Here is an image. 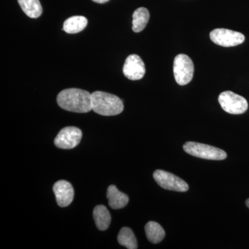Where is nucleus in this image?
<instances>
[{
  "label": "nucleus",
  "mask_w": 249,
  "mask_h": 249,
  "mask_svg": "<svg viewBox=\"0 0 249 249\" xmlns=\"http://www.w3.org/2000/svg\"><path fill=\"white\" fill-rule=\"evenodd\" d=\"M62 109L76 113H88L92 109L91 94L85 90L71 88L62 90L57 96Z\"/></svg>",
  "instance_id": "1"
},
{
  "label": "nucleus",
  "mask_w": 249,
  "mask_h": 249,
  "mask_svg": "<svg viewBox=\"0 0 249 249\" xmlns=\"http://www.w3.org/2000/svg\"><path fill=\"white\" fill-rule=\"evenodd\" d=\"M91 101L92 110L100 115L116 116L124 111L123 101L118 96L111 93L94 91L91 93Z\"/></svg>",
  "instance_id": "2"
},
{
  "label": "nucleus",
  "mask_w": 249,
  "mask_h": 249,
  "mask_svg": "<svg viewBox=\"0 0 249 249\" xmlns=\"http://www.w3.org/2000/svg\"><path fill=\"white\" fill-rule=\"evenodd\" d=\"M183 150L193 157L204 160H221L227 157V153L224 150L199 142H187L183 145Z\"/></svg>",
  "instance_id": "3"
},
{
  "label": "nucleus",
  "mask_w": 249,
  "mask_h": 249,
  "mask_svg": "<svg viewBox=\"0 0 249 249\" xmlns=\"http://www.w3.org/2000/svg\"><path fill=\"white\" fill-rule=\"evenodd\" d=\"M218 101L222 109L229 114H242L248 109L247 100L232 91H226L221 93Z\"/></svg>",
  "instance_id": "4"
},
{
  "label": "nucleus",
  "mask_w": 249,
  "mask_h": 249,
  "mask_svg": "<svg viewBox=\"0 0 249 249\" xmlns=\"http://www.w3.org/2000/svg\"><path fill=\"white\" fill-rule=\"evenodd\" d=\"M174 76L179 85H186L191 81L194 74V65L190 57L179 54L175 57L173 65Z\"/></svg>",
  "instance_id": "5"
},
{
  "label": "nucleus",
  "mask_w": 249,
  "mask_h": 249,
  "mask_svg": "<svg viewBox=\"0 0 249 249\" xmlns=\"http://www.w3.org/2000/svg\"><path fill=\"white\" fill-rule=\"evenodd\" d=\"M210 38L216 45L224 47H235L245 42L243 34L227 29H216L211 31Z\"/></svg>",
  "instance_id": "6"
},
{
  "label": "nucleus",
  "mask_w": 249,
  "mask_h": 249,
  "mask_svg": "<svg viewBox=\"0 0 249 249\" xmlns=\"http://www.w3.org/2000/svg\"><path fill=\"white\" fill-rule=\"evenodd\" d=\"M153 178L159 186L168 191L186 192L189 188L186 181L164 170H156L153 174Z\"/></svg>",
  "instance_id": "7"
},
{
  "label": "nucleus",
  "mask_w": 249,
  "mask_h": 249,
  "mask_svg": "<svg viewBox=\"0 0 249 249\" xmlns=\"http://www.w3.org/2000/svg\"><path fill=\"white\" fill-rule=\"evenodd\" d=\"M81 130L76 127H66L62 129L54 140L55 146L64 150L74 148L81 141Z\"/></svg>",
  "instance_id": "8"
},
{
  "label": "nucleus",
  "mask_w": 249,
  "mask_h": 249,
  "mask_svg": "<svg viewBox=\"0 0 249 249\" xmlns=\"http://www.w3.org/2000/svg\"><path fill=\"white\" fill-rule=\"evenodd\" d=\"M124 76L131 80L142 79L145 73V66L141 57L136 54L129 55L123 68Z\"/></svg>",
  "instance_id": "9"
},
{
  "label": "nucleus",
  "mask_w": 249,
  "mask_h": 249,
  "mask_svg": "<svg viewBox=\"0 0 249 249\" xmlns=\"http://www.w3.org/2000/svg\"><path fill=\"white\" fill-rule=\"evenodd\" d=\"M53 189L59 206L67 207L71 204L74 196V191L71 183L65 180H60L54 184Z\"/></svg>",
  "instance_id": "10"
},
{
  "label": "nucleus",
  "mask_w": 249,
  "mask_h": 249,
  "mask_svg": "<svg viewBox=\"0 0 249 249\" xmlns=\"http://www.w3.org/2000/svg\"><path fill=\"white\" fill-rule=\"evenodd\" d=\"M107 197L109 206L112 209H121L125 207L129 202L127 195L121 193L114 185L108 187Z\"/></svg>",
  "instance_id": "11"
},
{
  "label": "nucleus",
  "mask_w": 249,
  "mask_h": 249,
  "mask_svg": "<svg viewBox=\"0 0 249 249\" xmlns=\"http://www.w3.org/2000/svg\"><path fill=\"white\" fill-rule=\"evenodd\" d=\"M93 219L96 227L100 231L107 230L111 223V215L107 208L103 205L96 206L93 209Z\"/></svg>",
  "instance_id": "12"
},
{
  "label": "nucleus",
  "mask_w": 249,
  "mask_h": 249,
  "mask_svg": "<svg viewBox=\"0 0 249 249\" xmlns=\"http://www.w3.org/2000/svg\"><path fill=\"white\" fill-rule=\"evenodd\" d=\"M88 19L84 16H73L68 18L64 22L63 29L67 34H78L80 31L84 30L88 26Z\"/></svg>",
  "instance_id": "13"
},
{
  "label": "nucleus",
  "mask_w": 249,
  "mask_h": 249,
  "mask_svg": "<svg viewBox=\"0 0 249 249\" xmlns=\"http://www.w3.org/2000/svg\"><path fill=\"white\" fill-rule=\"evenodd\" d=\"M132 18V30L139 33L146 27L150 19V13L145 8H139L134 11Z\"/></svg>",
  "instance_id": "14"
},
{
  "label": "nucleus",
  "mask_w": 249,
  "mask_h": 249,
  "mask_svg": "<svg viewBox=\"0 0 249 249\" xmlns=\"http://www.w3.org/2000/svg\"><path fill=\"white\" fill-rule=\"evenodd\" d=\"M147 238L153 244L160 243L164 239V229L160 224L155 222H149L145 227Z\"/></svg>",
  "instance_id": "15"
},
{
  "label": "nucleus",
  "mask_w": 249,
  "mask_h": 249,
  "mask_svg": "<svg viewBox=\"0 0 249 249\" xmlns=\"http://www.w3.org/2000/svg\"><path fill=\"white\" fill-rule=\"evenodd\" d=\"M18 3L28 17L37 18L42 14V5L39 0H18Z\"/></svg>",
  "instance_id": "16"
},
{
  "label": "nucleus",
  "mask_w": 249,
  "mask_h": 249,
  "mask_svg": "<svg viewBox=\"0 0 249 249\" xmlns=\"http://www.w3.org/2000/svg\"><path fill=\"white\" fill-rule=\"evenodd\" d=\"M118 242L121 245L128 249H137V241L134 232L129 228L124 227L121 229L118 235Z\"/></svg>",
  "instance_id": "17"
},
{
  "label": "nucleus",
  "mask_w": 249,
  "mask_h": 249,
  "mask_svg": "<svg viewBox=\"0 0 249 249\" xmlns=\"http://www.w3.org/2000/svg\"><path fill=\"white\" fill-rule=\"evenodd\" d=\"M94 2L98 3V4H104V3L107 2L109 0H92Z\"/></svg>",
  "instance_id": "18"
},
{
  "label": "nucleus",
  "mask_w": 249,
  "mask_h": 249,
  "mask_svg": "<svg viewBox=\"0 0 249 249\" xmlns=\"http://www.w3.org/2000/svg\"><path fill=\"white\" fill-rule=\"evenodd\" d=\"M246 205H247V207L249 209V199L246 201Z\"/></svg>",
  "instance_id": "19"
}]
</instances>
